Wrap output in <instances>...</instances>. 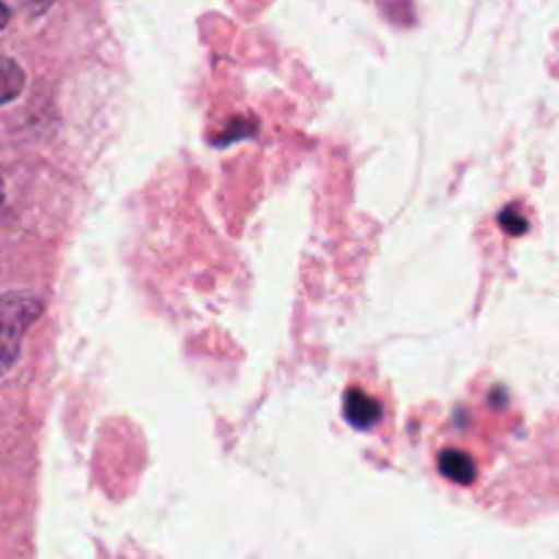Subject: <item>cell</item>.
<instances>
[{"mask_svg":"<svg viewBox=\"0 0 559 559\" xmlns=\"http://www.w3.org/2000/svg\"><path fill=\"white\" fill-rule=\"evenodd\" d=\"M45 313V299L34 292L0 294V376L17 365L23 341L31 326Z\"/></svg>","mask_w":559,"mask_h":559,"instance_id":"1","label":"cell"},{"mask_svg":"<svg viewBox=\"0 0 559 559\" xmlns=\"http://www.w3.org/2000/svg\"><path fill=\"white\" fill-rule=\"evenodd\" d=\"M9 20H12V12H9V7L0 0V28H7Z\"/></svg>","mask_w":559,"mask_h":559,"instance_id":"6","label":"cell"},{"mask_svg":"<svg viewBox=\"0 0 559 559\" xmlns=\"http://www.w3.org/2000/svg\"><path fill=\"white\" fill-rule=\"evenodd\" d=\"M3 198H7V190H3V181H0V206H3Z\"/></svg>","mask_w":559,"mask_h":559,"instance_id":"7","label":"cell"},{"mask_svg":"<svg viewBox=\"0 0 559 559\" xmlns=\"http://www.w3.org/2000/svg\"><path fill=\"white\" fill-rule=\"evenodd\" d=\"M20 3H23L28 17H41L45 12H50V7L56 3V0H20Z\"/></svg>","mask_w":559,"mask_h":559,"instance_id":"5","label":"cell"},{"mask_svg":"<svg viewBox=\"0 0 559 559\" xmlns=\"http://www.w3.org/2000/svg\"><path fill=\"white\" fill-rule=\"evenodd\" d=\"M343 414L357 431H370V428L379 426L381 403L368 392L348 390L346 397H343Z\"/></svg>","mask_w":559,"mask_h":559,"instance_id":"2","label":"cell"},{"mask_svg":"<svg viewBox=\"0 0 559 559\" xmlns=\"http://www.w3.org/2000/svg\"><path fill=\"white\" fill-rule=\"evenodd\" d=\"M25 88V72L17 61L0 56V105L17 99Z\"/></svg>","mask_w":559,"mask_h":559,"instance_id":"4","label":"cell"},{"mask_svg":"<svg viewBox=\"0 0 559 559\" xmlns=\"http://www.w3.org/2000/svg\"><path fill=\"white\" fill-rule=\"evenodd\" d=\"M439 469H442L448 480L459 483V486H469L477 475L475 461L466 453H461V450H444L442 459H439Z\"/></svg>","mask_w":559,"mask_h":559,"instance_id":"3","label":"cell"}]
</instances>
